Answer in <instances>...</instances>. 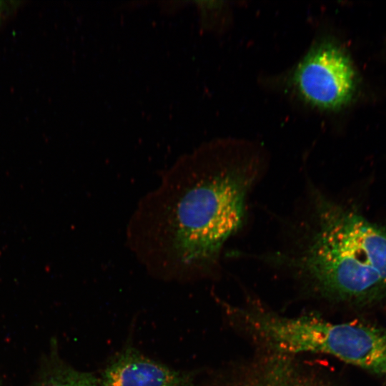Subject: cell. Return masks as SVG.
<instances>
[{
	"label": "cell",
	"instance_id": "1",
	"mask_svg": "<svg viewBox=\"0 0 386 386\" xmlns=\"http://www.w3.org/2000/svg\"><path fill=\"white\" fill-rule=\"evenodd\" d=\"M229 149L213 143L182 156L138 207L129 242L148 269L183 277L217 265L260 169L257 155Z\"/></svg>",
	"mask_w": 386,
	"mask_h": 386
},
{
	"label": "cell",
	"instance_id": "4",
	"mask_svg": "<svg viewBox=\"0 0 386 386\" xmlns=\"http://www.w3.org/2000/svg\"><path fill=\"white\" fill-rule=\"evenodd\" d=\"M297 342L303 352L332 355L376 375L386 376V330L362 324L308 318Z\"/></svg>",
	"mask_w": 386,
	"mask_h": 386
},
{
	"label": "cell",
	"instance_id": "3",
	"mask_svg": "<svg viewBox=\"0 0 386 386\" xmlns=\"http://www.w3.org/2000/svg\"><path fill=\"white\" fill-rule=\"evenodd\" d=\"M299 97L320 110L339 109L351 100L356 76L350 59L337 44L317 41L299 61L291 79Z\"/></svg>",
	"mask_w": 386,
	"mask_h": 386
},
{
	"label": "cell",
	"instance_id": "5",
	"mask_svg": "<svg viewBox=\"0 0 386 386\" xmlns=\"http://www.w3.org/2000/svg\"><path fill=\"white\" fill-rule=\"evenodd\" d=\"M98 382L99 386H194L190 372L152 360L132 347L112 358Z\"/></svg>",
	"mask_w": 386,
	"mask_h": 386
},
{
	"label": "cell",
	"instance_id": "2",
	"mask_svg": "<svg viewBox=\"0 0 386 386\" xmlns=\"http://www.w3.org/2000/svg\"><path fill=\"white\" fill-rule=\"evenodd\" d=\"M299 252L278 258L335 300L368 304L386 297V227L322 196Z\"/></svg>",
	"mask_w": 386,
	"mask_h": 386
},
{
	"label": "cell",
	"instance_id": "7",
	"mask_svg": "<svg viewBox=\"0 0 386 386\" xmlns=\"http://www.w3.org/2000/svg\"><path fill=\"white\" fill-rule=\"evenodd\" d=\"M24 3L23 1L0 0V29L15 16Z\"/></svg>",
	"mask_w": 386,
	"mask_h": 386
},
{
	"label": "cell",
	"instance_id": "6",
	"mask_svg": "<svg viewBox=\"0 0 386 386\" xmlns=\"http://www.w3.org/2000/svg\"><path fill=\"white\" fill-rule=\"evenodd\" d=\"M39 386H99L92 374L76 370L64 365H57Z\"/></svg>",
	"mask_w": 386,
	"mask_h": 386
}]
</instances>
